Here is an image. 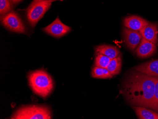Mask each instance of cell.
I'll use <instances>...</instances> for the list:
<instances>
[{
	"label": "cell",
	"mask_w": 158,
	"mask_h": 119,
	"mask_svg": "<svg viewBox=\"0 0 158 119\" xmlns=\"http://www.w3.org/2000/svg\"><path fill=\"white\" fill-rule=\"evenodd\" d=\"M156 77L140 72L132 73L124 83L123 93L128 102L136 106L152 109Z\"/></svg>",
	"instance_id": "cell-1"
},
{
	"label": "cell",
	"mask_w": 158,
	"mask_h": 119,
	"mask_svg": "<svg viewBox=\"0 0 158 119\" xmlns=\"http://www.w3.org/2000/svg\"><path fill=\"white\" fill-rule=\"evenodd\" d=\"M28 80L33 92L43 98L49 96L54 88L53 79L43 69L31 72L28 75Z\"/></svg>",
	"instance_id": "cell-2"
},
{
	"label": "cell",
	"mask_w": 158,
	"mask_h": 119,
	"mask_svg": "<svg viewBox=\"0 0 158 119\" xmlns=\"http://www.w3.org/2000/svg\"><path fill=\"white\" fill-rule=\"evenodd\" d=\"M51 111L47 106L28 105L17 110L10 117L11 119H50Z\"/></svg>",
	"instance_id": "cell-3"
},
{
	"label": "cell",
	"mask_w": 158,
	"mask_h": 119,
	"mask_svg": "<svg viewBox=\"0 0 158 119\" xmlns=\"http://www.w3.org/2000/svg\"><path fill=\"white\" fill-rule=\"evenodd\" d=\"M53 1H43L28 6L27 11V18L29 24L34 28L38 22L44 16L51 7Z\"/></svg>",
	"instance_id": "cell-4"
},
{
	"label": "cell",
	"mask_w": 158,
	"mask_h": 119,
	"mask_svg": "<svg viewBox=\"0 0 158 119\" xmlns=\"http://www.w3.org/2000/svg\"><path fill=\"white\" fill-rule=\"evenodd\" d=\"M2 23L6 29L14 32L27 34L25 26L19 15L15 11H10L1 17Z\"/></svg>",
	"instance_id": "cell-5"
},
{
	"label": "cell",
	"mask_w": 158,
	"mask_h": 119,
	"mask_svg": "<svg viewBox=\"0 0 158 119\" xmlns=\"http://www.w3.org/2000/svg\"><path fill=\"white\" fill-rule=\"evenodd\" d=\"M71 28L63 23L58 17L54 22L43 29L45 33L56 38H60L65 36L71 31Z\"/></svg>",
	"instance_id": "cell-6"
},
{
	"label": "cell",
	"mask_w": 158,
	"mask_h": 119,
	"mask_svg": "<svg viewBox=\"0 0 158 119\" xmlns=\"http://www.w3.org/2000/svg\"><path fill=\"white\" fill-rule=\"evenodd\" d=\"M123 35L125 44L132 51L136 49L143 39L140 32L133 31L126 27L123 29Z\"/></svg>",
	"instance_id": "cell-7"
},
{
	"label": "cell",
	"mask_w": 158,
	"mask_h": 119,
	"mask_svg": "<svg viewBox=\"0 0 158 119\" xmlns=\"http://www.w3.org/2000/svg\"><path fill=\"white\" fill-rule=\"evenodd\" d=\"M156 51V45L143 38L136 49V53L140 58H146L154 55Z\"/></svg>",
	"instance_id": "cell-8"
},
{
	"label": "cell",
	"mask_w": 158,
	"mask_h": 119,
	"mask_svg": "<svg viewBox=\"0 0 158 119\" xmlns=\"http://www.w3.org/2000/svg\"><path fill=\"white\" fill-rule=\"evenodd\" d=\"M146 19L138 16H129L124 19L123 24L125 27L133 30L140 32L145 26L149 23Z\"/></svg>",
	"instance_id": "cell-9"
},
{
	"label": "cell",
	"mask_w": 158,
	"mask_h": 119,
	"mask_svg": "<svg viewBox=\"0 0 158 119\" xmlns=\"http://www.w3.org/2000/svg\"><path fill=\"white\" fill-rule=\"evenodd\" d=\"M143 38L155 45L158 43V25L156 23H150L140 31Z\"/></svg>",
	"instance_id": "cell-10"
},
{
	"label": "cell",
	"mask_w": 158,
	"mask_h": 119,
	"mask_svg": "<svg viewBox=\"0 0 158 119\" xmlns=\"http://www.w3.org/2000/svg\"><path fill=\"white\" fill-rule=\"evenodd\" d=\"M135 70L151 76H158V59L152 60L137 66Z\"/></svg>",
	"instance_id": "cell-11"
},
{
	"label": "cell",
	"mask_w": 158,
	"mask_h": 119,
	"mask_svg": "<svg viewBox=\"0 0 158 119\" xmlns=\"http://www.w3.org/2000/svg\"><path fill=\"white\" fill-rule=\"evenodd\" d=\"M95 49L97 53L103 54L111 59L118 57L120 53L119 50L116 47L109 45H100L97 46Z\"/></svg>",
	"instance_id": "cell-12"
},
{
	"label": "cell",
	"mask_w": 158,
	"mask_h": 119,
	"mask_svg": "<svg viewBox=\"0 0 158 119\" xmlns=\"http://www.w3.org/2000/svg\"><path fill=\"white\" fill-rule=\"evenodd\" d=\"M136 114L139 119H158V113L142 106L133 107Z\"/></svg>",
	"instance_id": "cell-13"
},
{
	"label": "cell",
	"mask_w": 158,
	"mask_h": 119,
	"mask_svg": "<svg viewBox=\"0 0 158 119\" xmlns=\"http://www.w3.org/2000/svg\"><path fill=\"white\" fill-rule=\"evenodd\" d=\"M91 75L93 78L100 79H111L113 76L107 68L96 66L92 69Z\"/></svg>",
	"instance_id": "cell-14"
},
{
	"label": "cell",
	"mask_w": 158,
	"mask_h": 119,
	"mask_svg": "<svg viewBox=\"0 0 158 119\" xmlns=\"http://www.w3.org/2000/svg\"><path fill=\"white\" fill-rule=\"evenodd\" d=\"M121 57L120 55H119L118 57L111 60L106 68L114 76L119 73L121 69Z\"/></svg>",
	"instance_id": "cell-15"
},
{
	"label": "cell",
	"mask_w": 158,
	"mask_h": 119,
	"mask_svg": "<svg viewBox=\"0 0 158 119\" xmlns=\"http://www.w3.org/2000/svg\"><path fill=\"white\" fill-rule=\"evenodd\" d=\"M111 60V59L110 58L100 53H97L95 65L98 67L106 68L110 62Z\"/></svg>",
	"instance_id": "cell-16"
},
{
	"label": "cell",
	"mask_w": 158,
	"mask_h": 119,
	"mask_svg": "<svg viewBox=\"0 0 158 119\" xmlns=\"http://www.w3.org/2000/svg\"><path fill=\"white\" fill-rule=\"evenodd\" d=\"M11 6L9 0H0V14L2 17L10 12Z\"/></svg>",
	"instance_id": "cell-17"
},
{
	"label": "cell",
	"mask_w": 158,
	"mask_h": 119,
	"mask_svg": "<svg viewBox=\"0 0 158 119\" xmlns=\"http://www.w3.org/2000/svg\"><path fill=\"white\" fill-rule=\"evenodd\" d=\"M152 109L158 112V76L156 77Z\"/></svg>",
	"instance_id": "cell-18"
},
{
	"label": "cell",
	"mask_w": 158,
	"mask_h": 119,
	"mask_svg": "<svg viewBox=\"0 0 158 119\" xmlns=\"http://www.w3.org/2000/svg\"><path fill=\"white\" fill-rule=\"evenodd\" d=\"M64 1V0H33V1L31 3V4H30V6H32V5H33L34 4H35V3H38L39 2H43V1Z\"/></svg>",
	"instance_id": "cell-19"
},
{
	"label": "cell",
	"mask_w": 158,
	"mask_h": 119,
	"mask_svg": "<svg viewBox=\"0 0 158 119\" xmlns=\"http://www.w3.org/2000/svg\"><path fill=\"white\" fill-rule=\"evenodd\" d=\"M22 0H10V1L13 3V4H17L19 2H21Z\"/></svg>",
	"instance_id": "cell-20"
}]
</instances>
